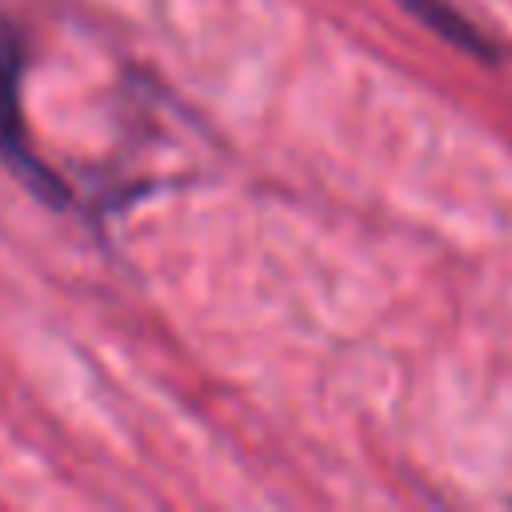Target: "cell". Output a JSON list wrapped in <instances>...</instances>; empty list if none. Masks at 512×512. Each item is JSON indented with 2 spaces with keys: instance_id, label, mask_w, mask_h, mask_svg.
<instances>
[{
  "instance_id": "1",
  "label": "cell",
  "mask_w": 512,
  "mask_h": 512,
  "mask_svg": "<svg viewBox=\"0 0 512 512\" xmlns=\"http://www.w3.org/2000/svg\"><path fill=\"white\" fill-rule=\"evenodd\" d=\"M24 72H28V40L20 24L0 8V164L44 204H68L64 180L36 156L28 144V124H24Z\"/></svg>"
},
{
  "instance_id": "2",
  "label": "cell",
  "mask_w": 512,
  "mask_h": 512,
  "mask_svg": "<svg viewBox=\"0 0 512 512\" xmlns=\"http://www.w3.org/2000/svg\"><path fill=\"white\" fill-rule=\"evenodd\" d=\"M396 4H404L420 24H428L452 48H460V52H468L476 60H496V44L456 4H448V0H396Z\"/></svg>"
}]
</instances>
